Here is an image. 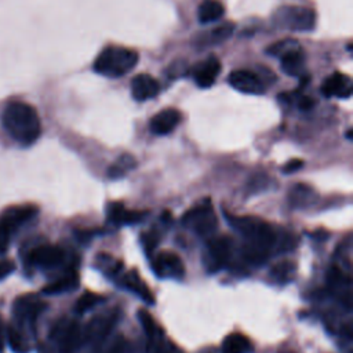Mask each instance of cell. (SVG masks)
<instances>
[{"mask_svg": "<svg viewBox=\"0 0 353 353\" xmlns=\"http://www.w3.org/2000/svg\"><path fill=\"white\" fill-rule=\"evenodd\" d=\"M228 219L244 236L245 258L254 263L266 261L276 243V234L272 228L255 216H228Z\"/></svg>", "mask_w": 353, "mask_h": 353, "instance_id": "obj_1", "label": "cell"}, {"mask_svg": "<svg viewBox=\"0 0 353 353\" xmlns=\"http://www.w3.org/2000/svg\"><path fill=\"white\" fill-rule=\"evenodd\" d=\"M7 132L21 145H32L41 134V123L36 109L25 102H10L1 116Z\"/></svg>", "mask_w": 353, "mask_h": 353, "instance_id": "obj_2", "label": "cell"}, {"mask_svg": "<svg viewBox=\"0 0 353 353\" xmlns=\"http://www.w3.org/2000/svg\"><path fill=\"white\" fill-rule=\"evenodd\" d=\"M138 63V52L120 47H105L94 61V70L105 77L117 79L130 73Z\"/></svg>", "mask_w": 353, "mask_h": 353, "instance_id": "obj_3", "label": "cell"}, {"mask_svg": "<svg viewBox=\"0 0 353 353\" xmlns=\"http://www.w3.org/2000/svg\"><path fill=\"white\" fill-rule=\"evenodd\" d=\"M276 28L291 32H310L316 26V14L312 8L302 6H283L272 15Z\"/></svg>", "mask_w": 353, "mask_h": 353, "instance_id": "obj_4", "label": "cell"}, {"mask_svg": "<svg viewBox=\"0 0 353 353\" xmlns=\"http://www.w3.org/2000/svg\"><path fill=\"white\" fill-rule=\"evenodd\" d=\"M37 214L34 205H14L0 215V254L8 248L12 233Z\"/></svg>", "mask_w": 353, "mask_h": 353, "instance_id": "obj_5", "label": "cell"}, {"mask_svg": "<svg viewBox=\"0 0 353 353\" xmlns=\"http://www.w3.org/2000/svg\"><path fill=\"white\" fill-rule=\"evenodd\" d=\"M50 336L59 353H76L84 341L80 324L72 319H61L57 321Z\"/></svg>", "mask_w": 353, "mask_h": 353, "instance_id": "obj_6", "label": "cell"}, {"mask_svg": "<svg viewBox=\"0 0 353 353\" xmlns=\"http://www.w3.org/2000/svg\"><path fill=\"white\" fill-rule=\"evenodd\" d=\"M182 222L185 226L193 229L200 236L212 234L216 229L218 219L212 210L211 200L205 199L204 201L186 211L182 216Z\"/></svg>", "mask_w": 353, "mask_h": 353, "instance_id": "obj_7", "label": "cell"}, {"mask_svg": "<svg viewBox=\"0 0 353 353\" xmlns=\"http://www.w3.org/2000/svg\"><path fill=\"white\" fill-rule=\"evenodd\" d=\"M44 309H46V302L41 301L37 295L34 294L21 295L14 301L12 314H14L15 323L12 324L18 327L33 325Z\"/></svg>", "mask_w": 353, "mask_h": 353, "instance_id": "obj_8", "label": "cell"}, {"mask_svg": "<svg viewBox=\"0 0 353 353\" xmlns=\"http://www.w3.org/2000/svg\"><path fill=\"white\" fill-rule=\"evenodd\" d=\"M117 317L119 316L116 312H106L101 316L92 317V320L87 324L85 330H83L84 341H88L94 346H98L112 334Z\"/></svg>", "mask_w": 353, "mask_h": 353, "instance_id": "obj_9", "label": "cell"}, {"mask_svg": "<svg viewBox=\"0 0 353 353\" xmlns=\"http://www.w3.org/2000/svg\"><path fill=\"white\" fill-rule=\"evenodd\" d=\"M230 248L232 244L226 236L214 237L207 243L205 263L208 272H218L229 263Z\"/></svg>", "mask_w": 353, "mask_h": 353, "instance_id": "obj_10", "label": "cell"}, {"mask_svg": "<svg viewBox=\"0 0 353 353\" xmlns=\"http://www.w3.org/2000/svg\"><path fill=\"white\" fill-rule=\"evenodd\" d=\"M29 262L40 269H54L65 259V252L61 247L52 244H43L33 248L28 256Z\"/></svg>", "mask_w": 353, "mask_h": 353, "instance_id": "obj_11", "label": "cell"}, {"mask_svg": "<svg viewBox=\"0 0 353 353\" xmlns=\"http://www.w3.org/2000/svg\"><path fill=\"white\" fill-rule=\"evenodd\" d=\"M153 272L161 279H182L185 266L176 254L165 251L154 258Z\"/></svg>", "mask_w": 353, "mask_h": 353, "instance_id": "obj_12", "label": "cell"}, {"mask_svg": "<svg viewBox=\"0 0 353 353\" xmlns=\"http://www.w3.org/2000/svg\"><path fill=\"white\" fill-rule=\"evenodd\" d=\"M228 81L234 90L243 94H250V95L265 94V85L262 84L261 79L250 70H243V69L233 70L228 76Z\"/></svg>", "mask_w": 353, "mask_h": 353, "instance_id": "obj_13", "label": "cell"}, {"mask_svg": "<svg viewBox=\"0 0 353 353\" xmlns=\"http://www.w3.org/2000/svg\"><path fill=\"white\" fill-rule=\"evenodd\" d=\"M353 91V83L347 74L343 73H332L330 74L323 85H321V94L327 98L336 97L339 99H346L352 95Z\"/></svg>", "mask_w": 353, "mask_h": 353, "instance_id": "obj_14", "label": "cell"}, {"mask_svg": "<svg viewBox=\"0 0 353 353\" xmlns=\"http://www.w3.org/2000/svg\"><path fill=\"white\" fill-rule=\"evenodd\" d=\"M219 72H221V63H219L218 58L208 57L193 66L192 76H193L194 83L199 87L208 88L214 84Z\"/></svg>", "mask_w": 353, "mask_h": 353, "instance_id": "obj_15", "label": "cell"}, {"mask_svg": "<svg viewBox=\"0 0 353 353\" xmlns=\"http://www.w3.org/2000/svg\"><path fill=\"white\" fill-rule=\"evenodd\" d=\"M305 62L306 55L305 51L299 47V43L288 48L280 55V65L284 73L294 76V77H302L305 73Z\"/></svg>", "mask_w": 353, "mask_h": 353, "instance_id": "obj_16", "label": "cell"}, {"mask_svg": "<svg viewBox=\"0 0 353 353\" xmlns=\"http://www.w3.org/2000/svg\"><path fill=\"white\" fill-rule=\"evenodd\" d=\"M181 121V113L176 109L168 108L156 113L149 123V128L156 135H167L175 130Z\"/></svg>", "mask_w": 353, "mask_h": 353, "instance_id": "obj_17", "label": "cell"}, {"mask_svg": "<svg viewBox=\"0 0 353 353\" xmlns=\"http://www.w3.org/2000/svg\"><path fill=\"white\" fill-rule=\"evenodd\" d=\"M160 91L159 81L148 73L137 74L131 81V95L137 101H148Z\"/></svg>", "mask_w": 353, "mask_h": 353, "instance_id": "obj_18", "label": "cell"}, {"mask_svg": "<svg viewBox=\"0 0 353 353\" xmlns=\"http://www.w3.org/2000/svg\"><path fill=\"white\" fill-rule=\"evenodd\" d=\"M143 211L128 210L123 203H112L108 208V219L116 225H130L138 223L145 218Z\"/></svg>", "mask_w": 353, "mask_h": 353, "instance_id": "obj_19", "label": "cell"}, {"mask_svg": "<svg viewBox=\"0 0 353 353\" xmlns=\"http://www.w3.org/2000/svg\"><path fill=\"white\" fill-rule=\"evenodd\" d=\"M79 285V274L74 269H69L61 277L55 279L50 284L43 288L44 294H62L66 291H72Z\"/></svg>", "mask_w": 353, "mask_h": 353, "instance_id": "obj_20", "label": "cell"}, {"mask_svg": "<svg viewBox=\"0 0 353 353\" xmlns=\"http://www.w3.org/2000/svg\"><path fill=\"white\" fill-rule=\"evenodd\" d=\"M252 343L250 339L239 332L229 334L222 342V353H251Z\"/></svg>", "mask_w": 353, "mask_h": 353, "instance_id": "obj_21", "label": "cell"}, {"mask_svg": "<svg viewBox=\"0 0 353 353\" xmlns=\"http://www.w3.org/2000/svg\"><path fill=\"white\" fill-rule=\"evenodd\" d=\"M197 17L201 23L215 22L223 17V6L218 0H204L199 7Z\"/></svg>", "mask_w": 353, "mask_h": 353, "instance_id": "obj_22", "label": "cell"}, {"mask_svg": "<svg viewBox=\"0 0 353 353\" xmlns=\"http://www.w3.org/2000/svg\"><path fill=\"white\" fill-rule=\"evenodd\" d=\"M137 165V161H135V157L131 156V154H121L117 157V160L109 167L108 170V175L109 178H113V179H119V178H123L127 172H130L131 170H134Z\"/></svg>", "mask_w": 353, "mask_h": 353, "instance_id": "obj_23", "label": "cell"}, {"mask_svg": "<svg viewBox=\"0 0 353 353\" xmlns=\"http://www.w3.org/2000/svg\"><path fill=\"white\" fill-rule=\"evenodd\" d=\"M7 341L15 353H28L30 350V345L25 336V332L14 324L7 328Z\"/></svg>", "mask_w": 353, "mask_h": 353, "instance_id": "obj_24", "label": "cell"}, {"mask_svg": "<svg viewBox=\"0 0 353 353\" xmlns=\"http://www.w3.org/2000/svg\"><path fill=\"white\" fill-rule=\"evenodd\" d=\"M109 336L103 342H101L98 346H95L98 353H131L130 345L123 338V335H116L110 339Z\"/></svg>", "mask_w": 353, "mask_h": 353, "instance_id": "obj_25", "label": "cell"}, {"mask_svg": "<svg viewBox=\"0 0 353 353\" xmlns=\"http://www.w3.org/2000/svg\"><path fill=\"white\" fill-rule=\"evenodd\" d=\"M124 284L131 290L134 291L135 294H138L143 301H146L148 303H152L153 302V296L149 291V288L146 287V284L141 280V277L135 273V272H130L125 274L124 277Z\"/></svg>", "mask_w": 353, "mask_h": 353, "instance_id": "obj_26", "label": "cell"}, {"mask_svg": "<svg viewBox=\"0 0 353 353\" xmlns=\"http://www.w3.org/2000/svg\"><path fill=\"white\" fill-rule=\"evenodd\" d=\"M103 301V296L98 295V294H94L91 291H85L84 294H81L79 296V299L76 301V305H74V312L79 313V314H83L88 310H91L94 306H97L99 302Z\"/></svg>", "mask_w": 353, "mask_h": 353, "instance_id": "obj_27", "label": "cell"}, {"mask_svg": "<svg viewBox=\"0 0 353 353\" xmlns=\"http://www.w3.org/2000/svg\"><path fill=\"white\" fill-rule=\"evenodd\" d=\"M272 276L274 280L285 283L291 280L295 274V265L291 262H280L272 268Z\"/></svg>", "mask_w": 353, "mask_h": 353, "instance_id": "obj_28", "label": "cell"}, {"mask_svg": "<svg viewBox=\"0 0 353 353\" xmlns=\"http://www.w3.org/2000/svg\"><path fill=\"white\" fill-rule=\"evenodd\" d=\"M138 319L142 324V328H143L145 334L149 336V339L154 341L160 334V328L157 327L154 319L146 310H139L138 312Z\"/></svg>", "mask_w": 353, "mask_h": 353, "instance_id": "obj_29", "label": "cell"}, {"mask_svg": "<svg viewBox=\"0 0 353 353\" xmlns=\"http://www.w3.org/2000/svg\"><path fill=\"white\" fill-rule=\"evenodd\" d=\"M232 34H233V25H222L210 32L208 40H211L212 43H222L228 40Z\"/></svg>", "mask_w": 353, "mask_h": 353, "instance_id": "obj_30", "label": "cell"}, {"mask_svg": "<svg viewBox=\"0 0 353 353\" xmlns=\"http://www.w3.org/2000/svg\"><path fill=\"white\" fill-rule=\"evenodd\" d=\"M298 44L295 40H283V41H279V43H274L272 47L268 48V52L272 54V55H281L284 51H287L288 48H291L292 46Z\"/></svg>", "mask_w": 353, "mask_h": 353, "instance_id": "obj_31", "label": "cell"}, {"mask_svg": "<svg viewBox=\"0 0 353 353\" xmlns=\"http://www.w3.org/2000/svg\"><path fill=\"white\" fill-rule=\"evenodd\" d=\"M15 269V263L10 259H1L0 261V280L8 277Z\"/></svg>", "mask_w": 353, "mask_h": 353, "instance_id": "obj_32", "label": "cell"}, {"mask_svg": "<svg viewBox=\"0 0 353 353\" xmlns=\"http://www.w3.org/2000/svg\"><path fill=\"white\" fill-rule=\"evenodd\" d=\"M302 165H303V161H302L301 159H292V160H290V161L283 167V172H285V174L295 172V171H298L299 168H302Z\"/></svg>", "mask_w": 353, "mask_h": 353, "instance_id": "obj_33", "label": "cell"}, {"mask_svg": "<svg viewBox=\"0 0 353 353\" xmlns=\"http://www.w3.org/2000/svg\"><path fill=\"white\" fill-rule=\"evenodd\" d=\"M142 237H143V244H145L146 251L148 252L152 251L156 247V244H157V236L154 233H146Z\"/></svg>", "mask_w": 353, "mask_h": 353, "instance_id": "obj_34", "label": "cell"}, {"mask_svg": "<svg viewBox=\"0 0 353 353\" xmlns=\"http://www.w3.org/2000/svg\"><path fill=\"white\" fill-rule=\"evenodd\" d=\"M313 105H314V102H313V99L309 98V97H301V99H299V102H298V106H299L302 110H309V109L313 108Z\"/></svg>", "mask_w": 353, "mask_h": 353, "instance_id": "obj_35", "label": "cell"}, {"mask_svg": "<svg viewBox=\"0 0 353 353\" xmlns=\"http://www.w3.org/2000/svg\"><path fill=\"white\" fill-rule=\"evenodd\" d=\"M6 339H7V328L4 327V324L0 319V352L3 350V347L6 345Z\"/></svg>", "mask_w": 353, "mask_h": 353, "instance_id": "obj_36", "label": "cell"}]
</instances>
